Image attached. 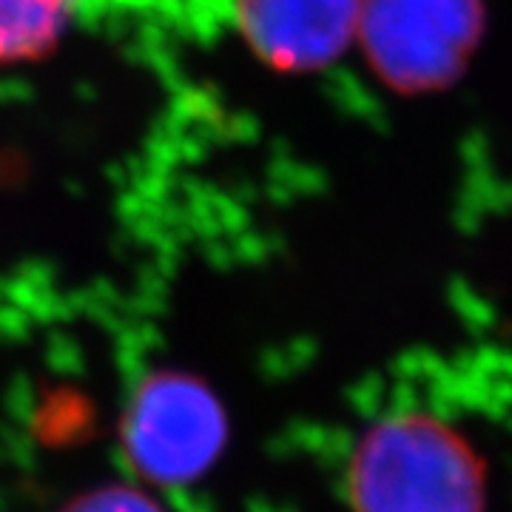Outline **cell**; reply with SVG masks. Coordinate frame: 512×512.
Here are the masks:
<instances>
[{
    "mask_svg": "<svg viewBox=\"0 0 512 512\" xmlns=\"http://www.w3.org/2000/svg\"><path fill=\"white\" fill-rule=\"evenodd\" d=\"M356 512H481L484 473L473 450L444 421H379L350 461Z\"/></svg>",
    "mask_w": 512,
    "mask_h": 512,
    "instance_id": "6da1fadb",
    "label": "cell"
},
{
    "mask_svg": "<svg viewBox=\"0 0 512 512\" xmlns=\"http://www.w3.org/2000/svg\"><path fill=\"white\" fill-rule=\"evenodd\" d=\"M228 439L220 399L194 376L157 373L131 396L123 416V450L151 484L180 487L205 476Z\"/></svg>",
    "mask_w": 512,
    "mask_h": 512,
    "instance_id": "7a4b0ae2",
    "label": "cell"
},
{
    "mask_svg": "<svg viewBox=\"0 0 512 512\" xmlns=\"http://www.w3.org/2000/svg\"><path fill=\"white\" fill-rule=\"evenodd\" d=\"M376 72L407 89L456 72L478 32L476 0H362L356 29Z\"/></svg>",
    "mask_w": 512,
    "mask_h": 512,
    "instance_id": "3957f363",
    "label": "cell"
},
{
    "mask_svg": "<svg viewBox=\"0 0 512 512\" xmlns=\"http://www.w3.org/2000/svg\"><path fill=\"white\" fill-rule=\"evenodd\" d=\"M362 0H237L242 37L279 69H316L359 29Z\"/></svg>",
    "mask_w": 512,
    "mask_h": 512,
    "instance_id": "277c9868",
    "label": "cell"
},
{
    "mask_svg": "<svg viewBox=\"0 0 512 512\" xmlns=\"http://www.w3.org/2000/svg\"><path fill=\"white\" fill-rule=\"evenodd\" d=\"M77 0H0V66L46 55Z\"/></svg>",
    "mask_w": 512,
    "mask_h": 512,
    "instance_id": "5b68a950",
    "label": "cell"
},
{
    "mask_svg": "<svg viewBox=\"0 0 512 512\" xmlns=\"http://www.w3.org/2000/svg\"><path fill=\"white\" fill-rule=\"evenodd\" d=\"M63 512H165L157 498L143 493L140 487L128 484H111V487H97L92 493L74 498Z\"/></svg>",
    "mask_w": 512,
    "mask_h": 512,
    "instance_id": "8992f818",
    "label": "cell"
}]
</instances>
